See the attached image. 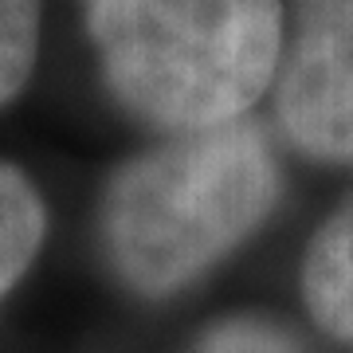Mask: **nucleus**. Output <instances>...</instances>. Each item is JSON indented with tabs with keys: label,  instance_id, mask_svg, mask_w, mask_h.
Wrapping results in <instances>:
<instances>
[{
	"label": "nucleus",
	"instance_id": "1",
	"mask_svg": "<svg viewBox=\"0 0 353 353\" xmlns=\"http://www.w3.org/2000/svg\"><path fill=\"white\" fill-rule=\"evenodd\" d=\"M279 185L271 138L252 118L173 134L106 185V259L130 290L173 294L263 224Z\"/></svg>",
	"mask_w": 353,
	"mask_h": 353
},
{
	"label": "nucleus",
	"instance_id": "2",
	"mask_svg": "<svg viewBox=\"0 0 353 353\" xmlns=\"http://www.w3.org/2000/svg\"><path fill=\"white\" fill-rule=\"evenodd\" d=\"M110 94L169 134L248 118L275 83L279 0H83Z\"/></svg>",
	"mask_w": 353,
	"mask_h": 353
},
{
	"label": "nucleus",
	"instance_id": "3",
	"mask_svg": "<svg viewBox=\"0 0 353 353\" xmlns=\"http://www.w3.org/2000/svg\"><path fill=\"white\" fill-rule=\"evenodd\" d=\"M275 114L294 150L353 165V0H290Z\"/></svg>",
	"mask_w": 353,
	"mask_h": 353
},
{
	"label": "nucleus",
	"instance_id": "4",
	"mask_svg": "<svg viewBox=\"0 0 353 353\" xmlns=\"http://www.w3.org/2000/svg\"><path fill=\"white\" fill-rule=\"evenodd\" d=\"M303 303L326 334L353 341V201L306 248Z\"/></svg>",
	"mask_w": 353,
	"mask_h": 353
},
{
	"label": "nucleus",
	"instance_id": "5",
	"mask_svg": "<svg viewBox=\"0 0 353 353\" xmlns=\"http://www.w3.org/2000/svg\"><path fill=\"white\" fill-rule=\"evenodd\" d=\"M48 212L36 185L20 169L0 161V299L20 283L39 243H43Z\"/></svg>",
	"mask_w": 353,
	"mask_h": 353
},
{
	"label": "nucleus",
	"instance_id": "6",
	"mask_svg": "<svg viewBox=\"0 0 353 353\" xmlns=\"http://www.w3.org/2000/svg\"><path fill=\"white\" fill-rule=\"evenodd\" d=\"M43 0H0V106L12 102L32 79L39 51Z\"/></svg>",
	"mask_w": 353,
	"mask_h": 353
},
{
	"label": "nucleus",
	"instance_id": "7",
	"mask_svg": "<svg viewBox=\"0 0 353 353\" xmlns=\"http://www.w3.org/2000/svg\"><path fill=\"white\" fill-rule=\"evenodd\" d=\"M192 353H299V345L263 318H228L208 330Z\"/></svg>",
	"mask_w": 353,
	"mask_h": 353
}]
</instances>
